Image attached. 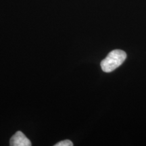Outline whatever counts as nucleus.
Returning <instances> with one entry per match:
<instances>
[{"label":"nucleus","mask_w":146,"mask_h":146,"mask_svg":"<svg viewBox=\"0 0 146 146\" xmlns=\"http://www.w3.org/2000/svg\"><path fill=\"white\" fill-rule=\"evenodd\" d=\"M11 146H31L30 140L21 131H17L10 139Z\"/></svg>","instance_id":"2"},{"label":"nucleus","mask_w":146,"mask_h":146,"mask_svg":"<svg viewBox=\"0 0 146 146\" xmlns=\"http://www.w3.org/2000/svg\"><path fill=\"white\" fill-rule=\"evenodd\" d=\"M54 145L55 146H72L73 143L70 140L66 139V140H64V141L58 142V143L55 144Z\"/></svg>","instance_id":"3"},{"label":"nucleus","mask_w":146,"mask_h":146,"mask_svg":"<svg viewBox=\"0 0 146 146\" xmlns=\"http://www.w3.org/2000/svg\"><path fill=\"white\" fill-rule=\"evenodd\" d=\"M127 58V54L123 50H115L110 52L101 62V68L105 72H110L123 64Z\"/></svg>","instance_id":"1"}]
</instances>
